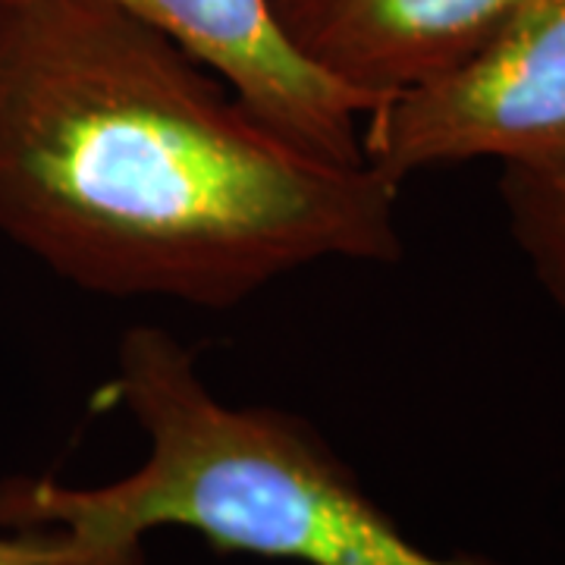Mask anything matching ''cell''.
Instances as JSON below:
<instances>
[{
  "instance_id": "6da1fadb",
  "label": "cell",
  "mask_w": 565,
  "mask_h": 565,
  "mask_svg": "<svg viewBox=\"0 0 565 565\" xmlns=\"http://www.w3.org/2000/svg\"><path fill=\"white\" fill-rule=\"evenodd\" d=\"M399 185L305 148L104 0H0V236L70 286L230 311L403 258Z\"/></svg>"
},
{
  "instance_id": "7a4b0ae2",
  "label": "cell",
  "mask_w": 565,
  "mask_h": 565,
  "mask_svg": "<svg viewBox=\"0 0 565 565\" xmlns=\"http://www.w3.org/2000/svg\"><path fill=\"white\" fill-rule=\"evenodd\" d=\"M114 390L148 440L136 471L98 487L0 481V531H39L57 565H145L158 527L302 565H497L415 544L311 424L223 403L163 327L122 333Z\"/></svg>"
},
{
  "instance_id": "3957f363",
  "label": "cell",
  "mask_w": 565,
  "mask_h": 565,
  "mask_svg": "<svg viewBox=\"0 0 565 565\" xmlns=\"http://www.w3.org/2000/svg\"><path fill=\"white\" fill-rule=\"evenodd\" d=\"M364 161L396 185L471 161L565 167V0H515L468 57L381 104Z\"/></svg>"
},
{
  "instance_id": "277c9868",
  "label": "cell",
  "mask_w": 565,
  "mask_h": 565,
  "mask_svg": "<svg viewBox=\"0 0 565 565\" xmlns=\"http://www.w3.org/2000/svg\"><path fill=\"white\" fill-rule=\"evenodd\" d=\"M214 70L255 114L305 148L364 161L362 117L381 104L345 88L286 41L267 0H104Z\"/></svg>"
},
{
  "instance_id": "5b68a950",
  "label": "cell",
  "mask_w": 565,
  "mask_h": 565,
  "mask_svg": "<svg viewBox=\"0 0 565 565\" xmlns=\"http://www.w3.org/2000/svg\"><path fill=\"white\" fill-rule=\"evenodd\" d=\"M286 41L330 79L390 102L468 57L515 0H267Z\"/></svg>"
},
{
  "instance_id": "8992f818",
  "label": "cell",
  "mask_w": 565,
  "mask_h": 565,
  "mask_svg": "<svg viewBox=\"0 0 565 565\" xmlns=\"http://www.w3.org/2000/svg\"><path fill=\"white\" fill-rule=\"evenodd\" d=\"M500 202L531 277L565 318V167H503Z\"/></svg>"
},
{
  "instance_id": "52a82bcc",
  "label": "cell",
  "mask_w": 565,
  "mask_h": 565,
  "mask_svg": "<svg viewBox=\"0 0 565 565\" xmlns=\"http://www.w3.org/2000/svg\"><path fill=\"white\" fill-rule=\"evenodd\" d=\"M0 565H57V553L39 531H0Z\"/></svg>"
}]
</instances>
